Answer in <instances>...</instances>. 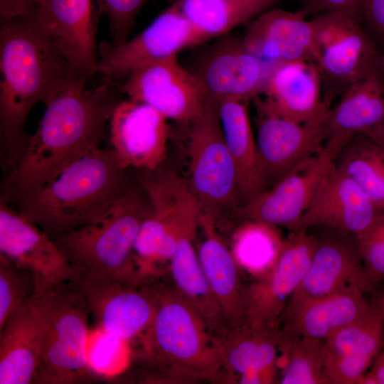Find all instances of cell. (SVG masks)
I'll return each instance as SVG.
<instances>
[{
  "mask_svg": "<svg viewBox=\"0 0 384 384\" xmlns=\"http://www.w3.org/2000/svg\"><path fill=\"white\" fill-rule=\"evenodd\" d=\"M69 76L45 103L46 110L22 154L4 174L0 199L16 208L43 185L100 147L121 102L114 84L88 89Z\"/></svg>",
  "mask_w": 384,
  "mask_h": 384,
  "instance_id": "1",
  "label": "cell"
},
{
  "mask_svg": "<svg viewBox=\"0 0 384 384\" xmlns=\"http://www.w3.org/2000/svg\"><path fill=\"white\" fill-rule=\"evenodd\" d=\"M0 163L5 174L31 135L26 123L33 107L44 104L73 75L63 53L36 25L33 13L1 16Z\"/></svg>",
  "mask_w": 384,
  "mask_h": 384,
  "instance_id": "2",
  "label": "cell"
},
{
  "mask_svg": "<svg viewBox=\"0 0 384 384\" xmlns=\"http://www.w3.org/2000/svg\"><path fill=\"white\" fill-rule=\"evenodd\" d=\"M156 284V312L132 341V357L151 370L154 380L222 381L220 353L203 318L171 284Z\"/></svg>",
  "mask_w": 384,
  "mask_h": 384,
  "instance_id": "3",
  "label": "cell"
},
{
  "mask_svg": "<svg viewBox=\"0 0 384 384\" xmlns=\"http://www.w3.org/2000/svg\"><path fill=\"white\" fill-rule=\"evenodd\" d=\"M112 148L99 147L43 185L17 209L52 239L95 220L132 186Z\"/></svg>",
  "mask_w": 384,
  "mask_h": 384,
  "instance_id": "4",
  "label": "cell"
},
{
  "mask_svg": "<svg viewBox=\"0 0 384 384\" xmlns=\"http://www.w3.org/2000/svg\"><path fill=\"white\" fill-rule=\"evenodd\" d=\"M151 210L142 184L132 186L97 218L54 241L75 272L142 284L134 244Z\"/></svg>",
  "mask_w": 384,
  "mask_h": 384,
  "instance_id": "5",
  "label": "cell"
},
{
  "mask_svg": "<svg viewBox=\"0 0 384 384\" xmlns=\"http://www.w3.org/2000/svg\"><path fill=\"white\" fill-rule=\"evenodd\" d=\"M220 100L208 96L202 112L188 122L186 180L200 213L212 216L217 225L241 205L238 174L220 119Z\"/></svg>",
  "mask_w": 384,
  "mask_h": 384,
  "instance_id": "6",
  "label": "cell"
},
{
  "mask_svg": "<svg viewBox=\"0 0 384 384\" xmlns=\"http://www.w3.org/2000/svg\"><path fill=\"white\" fill-rule=\"evenodd\" d=\"M89 314L77 291L65 282L50 283L48 324L33 383H78L92 373L87 358Z\"/></svg>",
  "mask_w": 384,
  "mask_h": 384,
  "instance_id": "7",
  "label": "cell"
},
{
  "mask_svg": "<svg viewBox=\"0 0 384 384\" xmlns=\"http://www.w3.org/2000/svg\"><path fill=\"white\" fill-rule=\"evenodd\" d=\"M315 31V64L324 100L332 107L336 99L354 83L380 68L373 39L362 24L348 16L324 13L312 18Z\"/></svg>",
  "mask_w": 384,
  "mask_h": 384,
  "instance_id": "8",
  "label": "cell"
},
{
  "mask_svg": "<svg viewBox=\"0 0 384 384\" xmlns=\"http://www.w3.org/2000/svg\"><path fill=\"white\" fill-rule=\"evenodd\" d=\"M157 279L133 284L75 272L67 284L85 299L98 326L130 343L149 326L157 306Z\"/></svg>",
  "mask_w": 384,
  "mask_h": 384,
  "instance_id": "9",
  "label": "cell"
},
{
  "mask_svg": "<svg viewBox=\"0 0 384 384\" xmlns=\"http://www.w3.org/2000/svg\"><path fill=\"white\" fill-rule=\"evenodd\" d=\"M208 40L184 16L176 0L132 39L118 45L101 43L96 72L103 80L114 83L144 65L177 55Z\"/></svg>",
  "mask_w": 384,
  "mask_h": 384,
  "instance_id": "10",
  "label": "cell"
},
{
  "mask_svg": "<svg viewBox=\"0 0 384 384\" xmlns=\"http://www.w3.org/2000/svg\"><path fill=\"white\" fill-rule=\"evenodd\" d=\"M349 140L329 137L319 153L240 207L235 213L239 223L257 221L289 229L306 211L320 184L334 167L338 153Z\"/></svg>",
  "mask_w": 384,
  "mask_h": 384,
  "instance_id": "11",
  "label": "cell"
},
{
  "mask_svg": "<svg viewBox=\"0 0 384 384\" xmlns=\"http://www.w3.org/2000/svg\"><path fill=\"white\" fill-rule=\"evenodd\" d=\"M252 101L256 111L258 164L267 189L319 153L329 139V132L325 123L304 124L278 114L260 95Z\"/></svg>",
  "mask_w": 384,
  "mask_h": 384,
  "instance_id": "12",
  "label": "cell"
},
{
  "mask_svg": "<svg viewBox=\"0 0 384 384\" xmlns=\"http://www.w3.org/2000/svg\"><path fill=\"white\" fill-rule=\"evenodd\" d=\"M307 231H290L274 267L247 286L246 322L279 330L287 301L302 282L319 242Z\"/></svg>",
  "mask_w": 384,
  "mask_h": 384,
  "instance_id": "13",
  "label": "cell"
},
{
  "mask_svg": "<svg viewBox=\"0 0 384 384\" xmlns=\"http://www.w3.org/2000/svg\"><path fill=\"white\" fill-rule=\"evenodd\" d=\"M119 90L129 99L149 105L167 119L181 122L198 117L208 97L198 78L178 63L177 55L138 68Z\"/></svg>",
  "mask_w": 384,
  "mask_h": 384,
  "instance_id": "14",
  "label": "cell"
},
{
  "mask_svg": "<svg viewBox=\"0 0 384 384\" xmlns=\"http://www.w3.org/2000/svg\"><path fill=\"white\" fill-rule=\"evenodd\" d=\"M37 287L0 329V384L33 383L48 324L50 282Z\"/></svg>",
  "mask_w": 384,
  "mask_h": 384,
  "instance_id": "15",
  "label": "cell"
},
{
  "mask_svg": "<svg viewBox=\"0 0 384 384\" xmlns=\"http://www.w3.org/2000/svg\"><path fill=\"white\" fill-rule=\"evenodd\" d=\"M167 119L143 102L121 101L109 122L110 143L119 165L145 171L159 169L166 157Z\"/></svg>",
  "mask_w": 384,
  "mask_h": 384,
  "instance_id": "16",
  "label": "cell"
},
{
  "mask_svg": "<svg viewBox=\"0 0 384 384\" xmlns=\"http://www.w3.org/2000/svg\"><path fill=\"white\" fill-rule=\"evenodd\" d=\"M33 16L59 46L72 74L87 82L98 63L93 0H41Z\"/></svg>",
  "mask_w": 384,
  "mask_h": 384,
  "instance_id": "17",
  "label": "cell"
},
{
  "mask_svg": "<svg viewBox=\"0 0 384 384\" xmlns=\"http://www.w3.org/2000/svg\"><path fill=\"white\" fill-rule=\"evenodd\" d=\"M275 64L252 53L242 38H228L215 45L198 72L193 73L208 96L235 97L250 101L264 93Z\"/></svg>",
  "mask_w": 384,
  "mask_h": 384,
  "instance_id": "18",
  "label": "cell"
},
{
  "mask_svg": "<svg viewBox=\"0 0 384 384\" xmlns=\"http://www.w3.org/2000/svg\"><path fill=\"white\" fill-rule=\"evenodd\" d=\"M381 213L361 188L334 166L306 211L289 230H308L326 226L356 235L370 227Z\"/></svg>",
  "mask_w": 384,
  "mask_h": 384,
  "instance_id": "19",
  "label": "cell"
},
{
  "mask_svg": "<svg viewBox=\"0 0 384 384\" xmlns=\"http://www.w3.org/2000/svg\"><path fill=\"white\" fill-rule=\"evenodd\" d=\"M0 254L14 265L53 283H66L73 274L54 240L1 199Z\"/></svg>",
  "mask_w": 384,
  "mask_h": 384,
  "instance_id": "20",
  "label": "cell"
},
{
  "mask_svg": "<svg viewBox=\"0 0 384 384\" xmlns=\"http://www.w3.org/2000/svg\"><path fill=\"white\" fill-rule=\"evenodd\" d=\"M351 289L364 293L373 289L356 239L319 240L303 279L286 306Z\"/></svg>",
  "mask_w": 384,
  "mask_h": 384,
  "instance_id": "21",
  "label": "cell"
},
{
  "mask_svg": "<svg viewBox=\"0 0 384 384\" xmlns=\"http://www.w3.org/2000/svg\"><path fill=\"white\" fill-rule=\"evenodd\" d=\"M262 95L276 113L301 124H323L331 109L324 100L318 68L311 62L275 64Z\"/></svg>",
  "mask_w": 384,
  "mask_h": 384,
  "instance_id": "22",
  "label": "cell"
},
{
  "mask_svg": "<svg viewBox=\"0 0 384 384\" xmlns=\"http://www.w3.org/2000/svg\"><path fill=\"white\" fill-rule=\"evenodd\" d=\"M302 11L270 9L250 23L242 41L255 55L273 63H315V31L312 19Z\"/></svg>",
  "mask_w": 384,
  "mask_h": 384,
  "instance_id": "23",
  "label": "cell"
},
{
  "mask_svg": "<svg viewBox=\"0 0 384 384\" xmlns=\"http://www.w3.org/2000/svg\"><path fill=\"white\" fill-rule=\"evenodd\" d=\"M198 225L203 232L197 248L202 270L226 328L235 327L245 322L247 286L242 282V270L220 236L215 219L200 213Z\"/></svg>",
  "mask_w": 384,
  "mask_h": 384,
  "instance_id": "24",
  "label": "cell"
},
{
  "mask_svg": "<svg viewBox=\"0 0 384 384\" xmlns=\"http://www.w3.org/2000/svg\"><path fill=\"white\" fill-rule=\"evenodd\" d=\"M214 340L222 362V381L236 383L241 375L265 383L277 379L279 330L255 326L245 321L226 328Z\"/></svg>",
  "mask_w": 384,
  "mask_h": 384,
  "instance_id": "25",
  "label": "cell"
},
{
  "mask_svg": "<svg viewBox=\"0 0 384 384\" xmlns=\"http://www.w3.org/2000/svg\"><path fill=\"white\" fill-rule=\"evenodd\" d=\"M351 289L286 306L279 326L282 339L309 337L325 340L364 314L370 308L364 294Z\"/></svg>",
  "mask_w": 384,
  "mask_h": 384,
  "instance_id": "26",
  "label": "cell"
},
{
  "mask_svg": "<svg viewBox=\"0 0 384 384\" xmlns=\"http://www.w3.org/2000/svg\"><path fill=\"white\" fill-rule=\"evenodd\" d=\"M329 138L365 134L384 144V77L378 68L351 85L331 107L325 122Z\"/></svg>",
  "mask_w": 384,
  "mask_h": 384,
  "instance_id": "27",
  "label": "cell"
},
{
  "mask_svg": "<svg viewBox=\"0 0 384 384\" xmlns=\"http://www.w3.org/2000/svg\"><path fill=\"white\" fill-rule=\"evenodd\" d=\"M248 102L238 97H225L220 98L219 103L225 140L238 174L240 207L266 190L259 167L256 141L247 110Z\"/></svg>",
  "mask_w": 384,
  "mask_h": 384,
  "instance_id": "28",
  "label": "cell"
},
{
  "mask_svg": "<svg viewBox=\"0 0 384 384\" xmlns=\"http://www.w3.org/2000/svg\"><path fill=\"white\" fill-rule=\"evenodd\" d=\"M198 228L186 231L179 239L169 261V274L174 289L197 311L214 338L226 329L220 309L207 282L196 246Z\"/></svg>",
  "mask_w": 384,
  "mask_h": 384,
  "instance_id": "29",
  "label": "cell"
},
{
  "mask_svg": "<svg viewBox=\"0 0 384 384\" xmlns=\"http://www.w3.org/2000/svg\"><path fill=\"white\" fill-rule=\"evenodd\" d=\"M282 0H177L189 21L209 40L257 17Z\"/></svg>",
  "mask_w": 384,
  "mask_h": 384,
  "instance_id": "30",
  "label": "cell"
},
{
  "mask_svg": "<svg viewBox=\"0 0 384 384\" xmlns=\"http://www.w3.org/2000/svg\"><path fill=\"white\" fill-rule=\"evenodd\" d=\"M335 166L384 210V149L369 137L355 134L338 153Z\"/></svg>",
  "mask_w": 384,
  "mask_h": 384,
  "instance_id": "31",
  "label": "cell"
},
{
  "mask_svg": "<svg viewBox=\"0 0 384 384\" xmlns=\"http://www.w3.org/2000/svg\"><path fill=\"white\" fill-rule=\"evenodd\" d=\"M284 240L277 227L262 222L245 221L234 228L230 249L241 270L257 279L274 267Z\"/></svg>",
  "mask_w": 384,
  "mask_h": 384,
  "instance_id": "32",
  "label": "cell"
},
{
  "mask_svg": "<svg viewBox=\"0 0 384 384\" xmlns=\"http://www.w3.org/2000/svg\"><path fill=\"white\" fill-rule=\"evenodd\" d=\"M383 331L380 303H371L361 317L324 340L326 354L349 356L370 365L382 346Z\"/></svg>",
  "mask_w": 384,
  "mask_h": 384,
  "instance_id": "33",
  "label": "cell"
},
{
  "mask_svg": "<svg viewBox=\"0 0 384 384\" xmlns=\"http://www.w3.org/2000/svg\"><path fill=\"white\" fill-rule=\"evenodd\" d=\"M277 358L282 384H329L325 375L324 340L309 337L282 339Z\"/></svg>",
  "mask_w": 384,
  "mask_h": 384,
  "instance_id": "34",
  "label": "cell"
},
{
  "mask_svg": "<svg viewBox=\"0 0 384 384\" xmlns=\"http://www.w3.org/2000/svg\"><path fill=\"white\" fill-rule=\"evenodd\" d=\"M130 343L100 326L89 333L88 365L92 373L113 376L126 368L132 357Z\"/></svg>",
  "mask_w": 384,
  "mask_h": 384,
  "instance_id": "35",
  "label": "cell"
},
{
  "mask_svg": "<svg viewBox=\"0 0 384 384\" xmlns=\"http://www.w3.org/2000/svg\"><path fill=\"white\" fill-rule=\"evenodd\" d=\"M37 287L33 272L17 267L0 254V329L13 311Z\"/></svg>",
  "mask_w": 384,
  "mask_h": 384,
  "instance_id": "36",
  "label": "cell"
},
{
  "mask_svg": "<svg viewBox=\"0 0 384 384\" xmlns=\"http://www.w3.org/2000/svg\"><path fill=\"white\" fill-rule=\"evenodd\" d=\"M355 238L367 275L374 285L384 279V213Z\"/></svg>",
  "mask_w": 384,
  "mask_h": 384,
  "instance_id": "37",
  "label": "cell"
},
{
  "mask_svg": "<svg viewBox=\"0 0 384 384\" xmlns=\"http://www.w3.org/2000/svg\"><path fill=\"white\" fill-rule=\"evenodd\" d=\"M148 0H98L110 21L112 44L125 42L139 11Z\"/></svg>",
  "mask_w": 384,
  "mask_h": 384,
  "instance_id": "38",
  "label": "cell"
},
{
  "mask_svg": "<svg viewBox=\"0 0 384 384\" xmlns=\"http://www.w3.org/2000/svg\"><path fill=\"white\" fill-rule=\"evenodd\" d=\"M306 16L324 13H338L353 18L362 24L365 0H301Z\"/></svg>",
  "mask_w": 384,
  "mask_h": 384,
  "instance_id": "39",
  "label": "cell"
},
{
  "mask_svg": "<svg viewBox=\"0 0 384 384\" xmlns=\"http://www.w3.org/2000/svg\"><path fill=\"white\" fill-rule=\"evenodd\" d=\"M363 19L375 43L384 44V0H365Z\"/></svg>",
  "mask_w": 384,
  "mask_h": 384,
  "instance_id": "40",
  "label": "cell"
},
{
  "mask_svg": "<svg viewBox=\"0 0 384 384\" xmlns=\"http://www.w3.org/2000/svg\"><path fill=\"white\" fill-rule=\"evenodd\" d=\"M41 0H0V14L4 17L25 16L37 8Z\"/></svg>",
  "mask_w": 384,
  "mask_h": 384,
  "instance_id": "41",
  "label": "cell"
},
{
  "mask_svg": "<svg viewBox=\"0 0 384 384\" xmlns=\"http://www.w3.org/2000/svg\"><path fill=\"white\" fill-rule=\"evenodd\" d=\"M366 374L373 384H384V350L374 360L370 371Z\"/></svg>",
  "mask_w": 384,
  "mask_h": 384,
  "instance_id": "42",
  "label": "cell"
},
{
  "mask_svg": "<svg viewBox=\"0 0 384 384\" xmlns=\"http://www.w3.org/2000/svg\"><path fill=\"white\" fill-rule=\"evenodd\" d=\"M380 68L384 77V51L380 55Z\"/></svg>",
  "mask_w": 384,
  "mask_h": 384,
  "instance_id": "43",
  "label": "cell"
},
{
  "mask_svg": "<svg viewBox=\"0 0 384 384\" xmlns=\"http://www.w3.org/2000/svg\"><path fill=\"white\" fill-rule=\"evenodd\" d=\"M380 306H381V308H382V310L384 313V295H383V297L381 300V302H380Z\"/></svg>",
  "mask_w": 384,
  "mask_h": 384,
  "instance_id": "44",
  "label": "cell"
},
{
  "mask_svg": "<svg viewBox=\"0 0 384 384\" xmlns=\"http://www.w3.org/2000/svg\"><path fill=\"white\" fill-rule=\"evenodd\" d=\"M384 149V144H380Z\"/></svg>",
  "mask_w": 384,
  "mask_h": 384,
  "instance_id": "45",
  "label": "cell"
}]
</instances>
